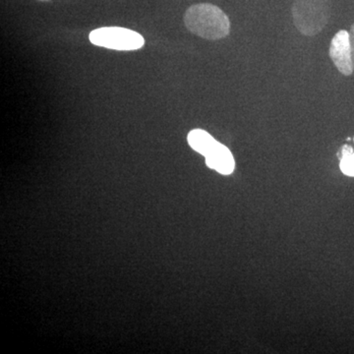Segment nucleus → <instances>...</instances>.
<instances>
[{
    "mask_svg": "<svg viewBox=\"0 0 354 354\" xmlns=\"http://www.w3.org/2000/svg\"><path fill=\"white\" fill-rule=\"evenodd\" d=\"M332 13L330 0H295L291 7L293 23L304 36L313 37L322 32Z\"/></svg>",
    "mask_w": 354,
    "mask_h": 354,
    "instance_id": "2",
    "label": "nucleus"
},
{
    "mask_svg": "<svg viewBox=\"0 0 354 354\" xmlns=\"http://www.w3.org/2000/svg\"><path fill=\"white\" fill-rule=\"evenodd\" d=\"M349 32V44H351V59H353V64L354 68V24L351 27Z\"/></svg>",
    "mask_w": 354,
    "mask_h": 354,
    "instance_id": "9",
    "label": "nucleus"
},
{
    "mask_svg": "<svg viewBox=\"0 0 354 354\" xmlns=\"http://www.w3.org/2000/svg\"><path fill=\"white\" fill-rule=\"evenodd\" d=\"M206 158V165L209 169L218 171L223 176H230L234 171L235 162L230 149L220 142L209 152Z\"/></svg>",
    "mask_w": 354,
    "mask_h": 354,
    "instance_id": "5",
    "label": "nucleus"
},
{
    "mask_svg": "<svg viewBox=\"0 0 354 354\" xmlns=\"http://www.w3.org/2000/svg\"><path fill=\"white\" fill-rule=\"evenodd\" d=\"M329 55L333 64L342 74L344 76H351L353 73L354 68L348 31L341 30L335 35L330 41Z\"/></svg>",
    "mask_w": 354,
    "mask_h": 354,
    "instance_id": "4",
    "label": "nucleus"
},
{
    "mask_svg": "<svg viewBox=\"0 0 354 354\" xmlns=\"http://www.w3.org/2000/svg\"><path fill=\"white\" fill-rule=\"evenodd\" d=\"M342 174L354 177V152L348 157L342 158L339 164Z\"/></svg>",
    "mask_w": 354,
    "mask_h": 354,
    "instance_id": "7",
    "label": "nucleus"
},
{
    "mask_svg": "<svg viewBox=\"0 0 354 354\" xmlns=\"http://www.w3.org/2000/svg\"><path fill=\"white\" fill-rule=\"evenodd\" d=\"M188 144L193 150L207 157L209 152L215 148L218 141L208 132L202 129H194L187 136Z\"/></svg>",
    "mask_w": 354,
    "mask_h": 354,
    "instance_id": "6",
    "label": "nucleus"
},
{
    "mask_svg": "<svg viewBox=\"0 0 354 354\" xmlns=\"http://www.w3.org/2000/svg\"><path fill=\"white\" fill-rule=\"evenodd\" d=\"M354 152L353 147L348 146V145H344L341 149V151H339V160H342V158L348 157L349 155H351Z\"/></svg>",
    "mask_w": 354,
    "mask_h": 354,
    "instance_id": "8",
    "label": "nucleus"
},
{
    "mask_svg": "<svg viewBox=\"0 0 354 354\" xmlns=\"http://www.w3.org/2000/svg\"><path fill=\"white\" fill-rule=\"evenodd\" d=\"M88 39L95 46L114 50H137L145 44L139 32L120 27L100 28L91 32Z\"/></svg>",
    "mask_w": 354,
    "mask_h": 354,
    "instance_id": "3",
    "label": "nucleus"
},
{
    "mask_svg": "<svg viewBox=\"0 0 354 354\" xmlns=\"http://www.w3.org/2000/svg\"><path fill=\"white\" fill-rule=\"evenodd\" d=\"M188 31L209 41L225 38L230 32V21L220 7L211 3L190 6L184 14Z\"/></svg>",
    "mask_w": 354,
    "mask_h": 354,
    "instance_id": "1",
    "label": "nucleus"
}]
</instances>
